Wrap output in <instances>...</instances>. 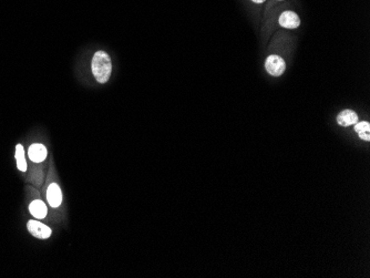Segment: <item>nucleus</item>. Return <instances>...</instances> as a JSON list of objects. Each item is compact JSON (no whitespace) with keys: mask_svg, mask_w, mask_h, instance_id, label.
Instances as JSON below:
<instances>
[{"mask_svg":"<svg viewBox=\"0 0 370 278\" xmlns=\"http://www.w3.org/2000/svg\"><path fill=\"white\" fill-rule=\"evenodd\" d=\"M92 73L99 83H107L111 76L112 62L110 56L104 51H98L92 59Z\"/></svg>","mask_w":370,"mask_h":278,"instance_id":"1","label":"nucleus"},{"mask_svg":"<svg viewBox=\"0 0 370 278\" xmlns=\"http://www.w3.org/2000/svg\"><path fill=\"white\" fill-rule=\"evenodd\" d=\"M265 68L267 72L274 77H279L285 72L286 64L283 58L279 56L272 55L265 61Z\"/></svg>","mask_w":370,"mask_h":278,"instance_id":"2","label":"nucleus"},{"mask_svg":"<svg viewBox=\"0 0 370 278\" xmlns=\"http://www.w3.org/2000/svg\"><path fill=\"white\" fill-rule=\"evenodd\" d=\"M27 227L32 236L41 238V240H47V238H49L51 235V229L48 227L47 225L38 222V220H29Z\"/></svg>","mask_w":370,"mask_h":278,"instance_id":"3","label":"nucleus"},{"mask_svg":"<svg viewBox=\"0 0 370 278\" xmlns=\"http://www.w3.org/2000/svg\"><path fill=\"white\" fill-rule=\"evenodd\" d=\"M279 25L286 29H296L301 25V19L293 11H284L279 17Z\"/></svg>","mask_w":370,"mask_h":278,"instance_id":"4","label":"nucleus"},{"mask_svg":"<svg viewBox=\"0 0 370 278\" xmlns=\"http://www.w3.org/2000/svg\"><path fill=\"white\" fill-rule=\"evenodd\" d=\"M47 154L48 152L46 147L40 143H34L32 145H30V148L28 150V155L30 157V160L34 163H40L42 161H45Z\"/></svg>","mask_w":370,"mask_h":278,"instance_id":"5","label":"nucleus"},{"mask_svg":"<svg viewBox=\"0 0 370 278\" xmlns=\"http://www.w3.org/2000/svg\"><path fill=\"white\" fill-rule=\"evenodd\" d=\"M47 200L52 207H59L61 202H62V193H61L60 187L56 183L50 184L47 191Z\"/></svg>","mask_w":370,"mask_h":278,"instance_id":"6","label":"nucleus"},{"mask_svg":"<svg viewBox=\"0 0 370 278\" xmlns=\"http://www.w3.org/2000/svg\"><path fill=\"white\" fill-rule=\"evenodd\" d=\"M337 122L339 125L341 126H349V125H355L357 122H358V116H357L355 111L352 110H343L340 113L338 114L337 117Z\"/></svg>","mask_w":370,"mask_h":278,"instance_id":"7","label":"nucleus"},{"mask_svg":"<svg viewBox=\"0 0 370 278\" xmlns=\"http://www.w3.org/2000/svg\"><path fill=\"white\" fill-rule=\"evenodd\" d=\"M29 211H30V214L39 219L45 218L47 216V212H48L47 205L40 200H36L30 203Z\"/></svg>","mask_w":370,"mask_h":278,"instance_id":"8","label":"nucleus"},{"mask_svg":"<svg viewBox=\"0 0 370 278\" xmlns=\"http://www.w3.org/2000/svg\"><path fill=\"white\" fill-rule=\"evenodd\" d=\"M355 131L358 133L359 138L365 141H370V124L369 122H357L355 124Z\"/></svg>","mask_w":370,"mask_h":278,"instance_id":"9","label":"nucleus"},{"mask_svg":"<svg viewBox=\"0 0 370 278\" xmlns=\"http://www.w3.org/2000/svg\"><path fill=\"white\" fill-rule=\"evenodd\" d=\"M16 160H17V166L21 172L27 171V162L25 158V150L21 144L16 145Z\"/></svg>","mask_w":370,"mask_h":278,"instance_id":"10","label":"nucleus"},{"mask_svg":"<svg viewBox=\"0 0 370 278\" xmlns=\"http://www.w3.org/2000/svg\"><path fill=\"white\" fill-rule=\"evenodd\" d=\"M252 1H254V2H256V3H262V2H264V1H265V0H252Z\"/></svg>","mask_w":370,"mask_h":278,"instance_id":"11","label":"nucleus"}]
</instances>
